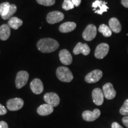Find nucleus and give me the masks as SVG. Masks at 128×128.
Masks as SVG:
<instances>
[{"instance_id": "3", "label": "nucleus", "mask_w": 128, "mask_h": 128, "mask_svg": "<svg viewBox=\"0 0 128 128\" xmlns=\"http://www.w3.org/2000/svg\"><path fill=\"white\" fill-rule=\"evenodd\" d=\"M29 75L27 71H21L17 73L16 78V86L17 88L20 89L23 87L28 82Z\"/></svg>"}, {"instance_id": "14", "label": "nucleus", "mask_w": 128, "mask_h": 128, "mask_svg": "<svg viewBox=\"0 0 128 128\" xmlns=\"http://www.w3.org/2000/svg\"><path fill=\"white\" fill-rule=\"evenodd\" d=\"M30 88L33 93L40 94L44 92V84L39 78H35L30 83Z\"/></svg>"}, {"instance_id": "26", "label": "nucleus", "mask_w": 128, "mask_h": 128, "mask_svg": "<svg viewBox=\"0 0 128 128\" xmlns=\"http://www.w3.org/2000/svg\"><path fill=\"white\" fill-rule=\"evenodd\" d=\"M39 4L44 6H52L55 4V0H36Z\"/></svg>"}, {"instance_id": "15", "label": "nucleus", "mask_w": 128, "mask_h": 128, "mask_svg": "<svg viewBox=\"0 0 128 128\" xmlns=\"http://www.w3.org/2000/svg\"><path fill=\"white\" fill-rule=\"evenodd\" d=\"M73 53L75 55L82 54L85 56H87L90 53V48L87 44H82L79 42L76 44V47L74 49Z\"/></svg>"}, {"instance_id": "17", "label": "nucleus", "mask_w": 128, "mask_h": 128, "mask_svg": "<svg viewBox=\"0 0 128 128\" xmlns=\"http://www.w3.org/2000/svg\"><path fill=\"white\" fill-rule=\"evenodd\" d=\"M54 109V107L46 103L40 106L37 109V112L40 116H48L52 113Z\"/></svg>"}, {"instance_id": "1", "label": "nucleus", "mask_w": 128, "mask_h": 128, "mask_svg": "<svg viewBox=\"0 0 128 128\" xmlns=\"http://www.w3.org/2000/svg\"><path fill=\"white\" fill-rule=\"evenodd\" d=\"M60 46V44L52 38H44L39 40L37 44L38 49L43 53H50L55 51Z\"/></svg>"}, {"instance_id": "32", "label": "nucleus", "mask_w": 128, "mask_h": 128, "mask_svg": "<svg viewBox=\"0 0 128 128\" xmlns=\"http://www.w3.org/2000/svg\"><path fill=\"white\" fill-rule=\"evenodd\" d=\"M71 1L76 7H78L81 2V0H71Z\"/></svg>"}, {"instance_id": "20", "label": "nucleus", "mask_w": 128, "mask_h": 128, "mask_svg": "<svg viewBox=\"0 0 128 128\" xmlns=\"http://www.w3.org/2000/svg\"><path fill=\"white\" fill-rule=\"evenodd\" d=\"M76 24L74 22H66L60 26L59 30L61 33H69L76 29Z\"/></svg>"}, {"instance_id": "12", "label": "nucleus", "mask_w": 128, "mask_h": 128, "mask_svg": "<svg viewBox=\"0 0 128 128\" xmlns=\"http://www.w3.org/2000/svg\"><path fill=\"white\" fill-rule=\"evenodd\" d=\"M103 92L104 96L108 100L113 99L116 96V92L111 83L108 82L104 84L103 87Z\"/></svg>"}, {"instance_id": "4", "label": "nucleus", "mask_w": 128, "mask_h": 128, "mask_svg": "<svg viewBox=\"0 0 128 128\" xmlns=\"http://www.w3.org/2000/svg\"><path fill=\"white\" fill-rule=\"evenodd\" d=\"M97 35V28L93 24H89L86 27L82 33V38L86 41H92Z\"/></svg>"}, {"instance_id": "6", "label": "nucleus", "mask_w": 128, "mask_h": 128, "mask_svg": "<svg viewBox=\"0 0 128 128\" xmlns=\"http://www.w3.org/2000/svg\"><path fill=\"white\" fill-rule=\"evenodd\" d=\"M103 76V72L99 70H95L88 74L85 77V81L89 84L96 83Z\"/></svg>"}, {"instance_id": "19", "label": "nucleus", "mask_w": 128, "mask_h": 128, "mask_svg": "<svg viewBox=\"0 0 128 128\" xmlns=\"http://www.w3.org/2000/svg\"><path fill=\"white\" fill-rule=\"evenodd\" d=\"M11 30L8 24H2L0 27V39L1 40H6L10 36Z\"/></svg>"}, {"instance_id": "9", "label": "nucleus", "mask_w": 128, "mask_h": 128, "mask_svg": "<svg viewBox=\"0 0 128 128\" xmlns=\"http://www.w3.org/2000/svg\"><path fill=\"white\" fill-rule=\"evenodd\" d=\"M92 7L95 13L102 15L103 12L108 10V7L107 6V2L102 0H96L92 3Z\"/></svg>"}, {"instance_id": "24", "label": "nucleus", "mask_w": 128, "mask_h": 128, "mask_svg": "<svg viewBox=\"0 0 128 128\" xmlns=\"http://www.w3.org/2000/svg\"><path fill=\"white\" fill-rule=\"evenodd\" d=\"M74 8V5L72 2L71 0H64L62 4V8L66 11L72 10Z\"/></svg>"}, {"instance_id": "27", "label": "nucleus", "mask_w": 128, "mask_h": 128, "mask_svg": "<svg viewBox=\"0 0 128 128\" xmlns=\"http://www.w3.org/2000/svg\"><path fill=\"white\" fill-rule=\"evenodd\" d=\"M10 3L8 2H3L0 4V16H2L4 14V12H6L8 7L10 6Z\"/></svg>"}, {"instance_id": "30", "label": "nucleus", "mask_w": 128, "mask_h": 128, "mask_svg": "<svg viewBox=\"0 0 128 128\" xmlns=\"http://www.w3.org/2000/svg\"><path fill=\"white\" fill-rule=\"evenodd\" d=\"M0 128H8V126L6 122L1 121L0 122Z\"/></svg>"}, {"instance_id": "11", "label": "nucleus", "mask_w": 128, "mask_h": 128, "mask_svg": "<svg viewBox=\"0 0 128 128\" xmlns=\"http://www.w3.org/2000/svg\"><path fill=\"white\" fill-rule=\"evenodd\" d=\"M108 50H109L108 44L103 43V44H98L95 50L94 55H95L96 58L103 59L108 55Z\"/></svg>"}, {"instance_id": "25", "label": "nucleus", "mask_w": 128, "mask_h": 128, "mask_svg": "<svg viewBox=\"0 0 128 128\" xmlns=\"http://www.w3.org/2000/svg\"><path fill=\"white\" fill-rule=\"evenodd\" d=\"M120 113L124 116H128V99L124 101V104L121 107L119 110Z\"/></svg>"}, {"instance_id": "16", "label": "nucleus", "mask_w": 128, "mask_h": 128, "mask_svg": "<svg viewBox=\"0 0 128 128\" xmlns=\"http://www.w3.org/2000/svg\"><path fill=\"white\" fill-rule=\"evenodd\" d=\"M59 56H60V62L64 65H70L72 62V56L70 52L66 49H62L60 50L59 54Z\"/></svg>"}, {"instance_id": "33", "label": "nucleus", "mask_w": 128, "mask_h": 128, "mask_svg": "<svg viewBox=\"0 0 128 128\" xmlns=\"http://www.w3.org/2000/svg\"><path fill=\"white\" fill-rule=\"evenodd\" d=\"M121 4L124 7L128 8V0H122Z\"/></svg>"}, {"instance_id": "2", "label": "nucleus", "mask_w": 128, "mask_h": 128, "mask_svg": "<svg viewBox=\"0 0 128 128\" xmlns=\"http://www.w3.org/2000/svg\"><path fill=\"white\" fill-rule=\"evenodd\" d=\"M56 74L58 78L62 82H70L74 78L72 73L70 69L65 66H60L58 68Z\"/></svg>"}, {"instance_id": "28", "label": "nucleus", "mask_w": 128, "mask_h": 128, "mask_svg": "<svg viewBox=\"0 0 128 128\" xmlns=\"http://www.w3.org/2000/svg\"><path fill=\"white\" fill-rule=\"evenodd\" d=\"M7 110L4 106H2L1 104H0V115H4L7 113Z\"/></svg>"}, {"instance_id": "21", "label": "nucleus", "mask_w": 128, "mask_h": 128, "mask_svg": "<svg viewBox=\"0 0 128 128\" xmlns=\"http://www.w3.org/2000/svg\"><path fill=\"white\" fill-rule=\"evenodd\" d=\"M17 6L15 4H10L6 12H4V14L3 15L1 16L2 19L4 20H8V19H10L12 18V17L13 14L16 12L17 11Z\"/></svg>"}, {"instance_id": "22", "label": "nucleus", "mask_w": 128, "mask_h": 128, "mask_svg": "<svg viewBox=\"0 0 128 128\" xmlns=\"http://www.w3.org/2000/svg\"><path fill=\"white\" fill-rule=\"evenodd\" d=\"M23 23V21L21 19L18 18V17H13L10 19L8 22V25L9 26L10 28H13L14 30H17L21 26H22Z\"/></svg>"}, {"instance_id": "10", "label": "nucleus", "mask_w": 128, "mask_h": 128, "mask_svg": "<svg viewBox=\"0 0 128 128\" xmlns=\"http://www.w3.org/2000/svg\"><path fill=\"white\" fill-rule=\"evenodd\" d=\"M100 114V110L98 108H95L93 111L86 110L82 113V116L84 120L87 122H93L98 119Z\"/></svg>"}, {"instance_id": "13", "label": "nucleus", "mask_w": 128, "mask_h": 128, "mask_svg": "<svg viewBox=\"0 0 128 128\" xmlns=\"http://www.w3.org/2000/svg\"><path fill=\"white\" fill-rule=\"evenodd\" d=\"M92 100L97 106H101L104 102V94L103 90L99 88H96L92 92Z\"/></svg>"}, {"instance_id": "23", "label": "nucleus", "mask_w": 128, "mask_h": 128, "mask_svg": "<svg viewBox=\"0 0 128 128\" xmlns=\"http://www.w3.org/2000/svg\"><path fill=\"white\" fill-rule=\"evenodd\" d=\"M98 31L102 33L104 36L110 37L112 36V31L109 27L106 24H101L98 28Z\"/></svg>"}, {"instance_id": "7", "label": "nucleus", "mask_w": 128, "mask_h": 128, "mask_svg": "<svg viewBox=\"0 0 128 128\" xmlns=\"http://www.w3.org/2000/svg\"><path fill=\"white\" fill-rule=\"evenodd\" d=\"M64 18V14L62 12L58 11L52 12L48 14L46 17V20L48 23L50 24L57 23L61 22Z\"/></svg>"}, {"instance_id": "5", "label": "nucleus", "mask_w": 128, "mask_h": 128, "mask_svg": "<svg viewBox=\"0 0 128 128\" xmlns=\"http://www.w3.org/2000/svg\"><path fill=\"white\" fill-rule=\"evenodd\" d=\"M24 101L20 98L10 99L7 102V108L10 111H17L23 107Z\"/></svg>"}, {"instance_id": "29", "label": "nucleus", "mask_w": 128, "mask_h": 128, "mask_svg": "<svg viewBox=\"0 0 128 128\" xmlns=\"http://www.w3.org/2000/svg\"><path fill=\"white\" fill-rule=\"evenodd\" d=\"M122 122L124 125L128 128V116H124L122 119Z\"/></svg>"}, {"instance_id": "18", "label": "nucleus", "mask_w": 128, "mask_h": 128, "mask_svg": "<svg viewBox=\"0 0 128 128\" xmlns=\"http://www.w3.org/2000/svg\"><path fill=\"white\" fill-rule=\"evenodd\" d=\"M108 24H109L110 29L114 33H119L121 32L122 25L118 18H114V17L110 18L109 22H108Z\"/></svg>"}, {"instance_id": "31", "label": "nucleus", "mask_w": 128, "mask_h": 128, "mask_svg": "<svg viewBox=\"0 0 128 128\" xmlns=\"http://www.w3.org/2000/svg\"><path fill=\"white\" fill-rule=\"evenodd\" d=\"M112 128H124L118 122H113L112 124Z\"/></svg>"}, {"instance_id": "8", "label": "nucleus", "mask_w": 128, "mask_h": 128, "mask_svg": "<svg viewBox=\"0 0 128 128\" xmlns=\"http://www.w3.org/2000/svg\"><path fill=\"white\" fill-rule=\"evenodd\" d=\"M44 100L48 104L56 107L60 103V98L59 96L55 92H48L44 96Z\"/></svg>"}]
</instances>
